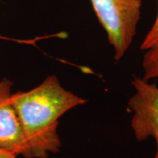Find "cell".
Instances as JSON below:
<instances>
[{"mask_svg":"<svg viewBox=\"0 0 158 158\" xmlns=\"http://www.w3.org/2000/svg\"><path fill=\"white\" fill-rule=\"evenodd\" d=\"M86 99L62 87L49 76L37 87L12 94V103L22 124L32 158H48L57 153L62 142L57 132L59 118Z\"/></svg>","mask_w":158,"mask_h":158,"instance_id":"1","label":"cell"},{"mask_svg":"<svg viewBox=\"0 0 158 158\" xmlns=\"http://www.w3.org/2000/svg\"><path fill=\"white\" fill-rule=\"evenodd\" d=\"M98 21L114 50L115 61L122 59L137 33L141 0H90Z\"/></svg>","mask_w":158,"mask_h":158,"instance_id":"2","label":"cell"},{"mask_svg":"<svg viewBox=\"0 0 158 158\" xmlns=\"http://www.w3.org/2000/svg\"><path fill=\"white\" fill-rule=\"evenodd\" d=\"M132 85L135 90L128 100L133 113L132 129L138 141L155 140L156 150L153 158H158V87L138 77H134Z\"/></svg>","mask_w":158,"mask_h":158,"instance_id":"3","label":"cell"},{"mask_svg":"<svg viewBox=\"0 0 158 158\" xmlns=\"http://www.w3.org/2000/svg\"><path fill=\"white\" fill-rule=\"evenodd\" d=\"M12 82L0 80V148L32 158L22 124L12 103Z\"/></svg>","mask_w":158,"mask_h":158,"instance_id":"4","label":"cell"},{"mask_svg":"<svg viewBox=\"0 0 158 158\" xmlns=\"http://www.w3.org/2000/svg\"><path fill=\"white\" fill-rule=\"evenodd\" d=\"M142 69L144 71L143 79L146 81L151 79L158 80V48L145 51Z\"/></svg>","mask_w":158,"mask_h":158,"instance_id":"5","label":"cell"},{"mask_svg":"<svg viewBox=\"0 0 158 158\" xmlns=\"http://www.w3.org/2000/svg\"><path fill=\"white\" fill-rule=\"evenodd\" d=\"M158 3V0H157ZM158 48V7L156 19L153 23L151 28L146 34L141 44V50L147 51Z\"/></svg>","mask_w":158,"mask_h":158,"instance_id":"6","label":"cell"},{"mask_svg":"<svg viewBox=\"0 0 158 158\" xmlns=\"http://www.w3.org/2000/svg\"><path fill=\"white\" fill-rule=\"evenodd\" d=\"M19 155L8 149L0 148V158H19Z\"/></svg>","mask_w":158,"mask_h":158,"instance_id":"7","label":"cell"}]
</instances>
